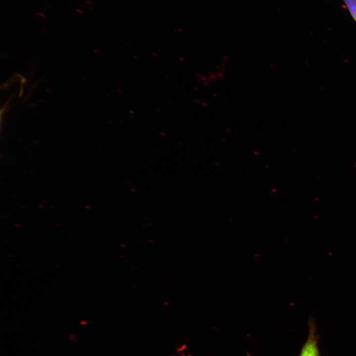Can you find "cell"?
<instances>
[{"instance_id":"cell-3","label":"cell","mask_w":356,"mask_h":356,"mask_svg":"<svg viewBox=\"0 0 356 356\" xmlns=\"http://www.w3.org/2000/svg\"></svg>"},{"instance_id":"cell-2","label":"cell","mask_w":356,"mask_h":356,"mask_svg":"<svg viewBox=\"0 0 356 356\" xmlns=\"http://www.w3.org/2000/svg\"><path fill=\"white\" fill-rule=\"evenodd\" d=\"M343 1L356 22V0H343Z\"/></svg>"},{"instance_id":"cell-1","label":"cell","mask_w":356,"mask_h":356,"mask_svg":"<svg viewBox=\"0 0 356 356\" xmlns=\"http://www.w3.org/2000/svg\"><path fill=\"white\" fill-rule=\"evenodd\" d=\"M317 342L315 324L313 321L311 320L308 337L302 348L299 356H320Z\"/></svg>"}]
</instances>
